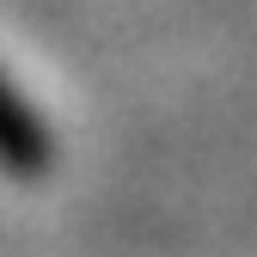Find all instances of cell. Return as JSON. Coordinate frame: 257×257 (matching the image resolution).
I'll return each instance as SVG.
<instances>
[{"label": "cell", "mask_w": 257, "mask_h": 257, "mask_svg": "<svg viewBox=\"0 0 257 257\" xmlns=\"http://www.w3.org/2000/svg\"><path fill=\"white\" fill-rule=\"evenodd\" d=\"M0 159L13 172H43V128L25 116V104L7 92V80H0Z\"/></svg>", "instance_id": "1"}]
</instances>
